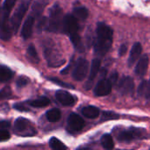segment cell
<instances>
[{"mask_svg":"<svg viewBox=\"0 0 150 150\" xmlns=\"http://www.w3.org/2000/svg\"><path fill=\"white\" fill-rule=\"evenodd\" d=\"M97 37L94 39L93 46L95 54L103 56L112 47L113 31L112 29L105 25V23H98L97 26Z\"/></svg>","mask_w":150,"mask_h":150,"instance_id":"obj_1","label":"cell"},{"mask_svg":"<svg viewBox=\"0 0 150 150\" xmlns=\"http://www.w3.org/2000/svg\"><path fill=\"white\" fill-rule=\"evenodd\" d=\"M63 18L62 9L58 4H54L49 11L47 30L49 32H59L62 30Z\"/></svg>","mask_w":150,"mask_h":150,"instance_id":"obj_2","label":"cell"},{"mask_svg":"<svg viewBox=\"0 0 150 150\" xmlns=\"http://www.w3.org/2000/svg\"><path fill=\"white\" fill-rule=\"evenodd\" d=\"M31 3H32V0H22L21 3L18 4V6L16 8L15 11L13 12V15H12L10 22H11V26L12 32L14 33H16L18 32L20 23H21L23 18L25 17Z\"/></svg>","mask_w":150,"mask_h":150,"instance_id":"obj_3","label":"cell"},{"mask_svg":"<svg viewBox=\"0 0 150 150\" xmlns=\"http://www.w3.org/2000/svg\"><path fill=\"white\" fill-rule=\"evenodd\" d=\"M14 131L17 134L21 136H33L36 134L35 129L31 122L24 118H18L14 123Z\"/></svg>","mask_w":150,"mask_h":150,"instance_id":"obj_4","label":"cell"},{"mask_svg":"<svg viewBox=\"0 0 150 150\" xmlns=\"http://www.w3.org/2000/svg\"><path fill=\"white\" fill-rule=\"evenodd\" d=\"M89 70V63L88 61L84 58H79L76 62L75 68L73 69V78L76 81H83Z\"/></svg>","mask_w":150,"mask_h":150,"instance_id":"obj_5","label":"cell"},{"mask_svg":"<svg viewBox=\"0 0 150 150\" xmlns=\"http://www.w3.org/2000/svg\"><path fill=\"white\" fill-rule=\"evenodd\" d=\"M78 21L77 18L71 14H67L63 18L62 21V31L67 33L69 36L78 32Z\"/></svg>","mask_w":150,"mask_h":150,"instance_id":"obj_6","label":"cell"},{"mask_svg":"<svg viewBox=\"0 0 150 150\" xmlns=\"http://www.w3.org/2000/svg\"><path fill=\"white\" fill-rule=\"evenodd\" d=\"M45 56L51 67H59L65 62V60L61 57L60 54L54 47H48V45L45 48Z\"/></svg>","mask_w":150,"mask_h":150,"instance_id":"obj_7","label":"cell"},{"mask_svg":"<svg viewBox=\"0 0 150 150\" xmlns=\"http://www.w3.org/2000/svg\"><path fill=\"white\" fill-rule=\"evenodd\" d=\"M84 127V121L76 113H70L68 118V130L71 133H76L81 131Z\"/></svg>","mask_w":150,"mask_h":150,"instance_id":"obj_8","label":"cell"},{"mask_svg":"<svg viewBox=\"0 0 150 150\" xmlns=\"http://www.w3.org/2000/svg\"><path fill=\"white\" fill-rule=\"evenodd\" d=\"M112 88V83L109 79H102L97 83L96 87L94 88V95L97 97L107 96L111 93Z\"/></svg>","mask_w":150,"mask_h":150,"instance_id":"obj_9","label":"cell"},{"mask_svg":"<svg viewBox=\"0 0 150 150\" xmlns=\"http://www.w3.org/2000/svg\"><path fill=\"white\" fill-rule=\"evenodd\" d=\"M142 135V129H138V128H131V129H127V130H123L121 131L117 138L120 142H131L133 140H135L137 138H139L140 136Z\"/></svg>","mask_w":150,"mask_h":150,"instance_id":"obj_10","label":"cell"},{"mask_svg":"<svg viewBox=\"0 0 150 150\" xmlns=\"http://www.w3.org/2000/svg\"><path fill=\"white\" fill-rule=\"evenodd\" d=\"M134 83L133 78H131L130 76H124L120 80L118 83V91L121 94L123 95L130 94L134 91Z\"/></svg>","mask_w":150,"mask_h":150,"instance_id":"obj_11","label":"cell"},{"mask_svg":"<svg viewBox=\"0 0 150 150\" xmlns=\"http://www.w3.org/2000/svg\"><path fill=\"white\" fill-rule=\"evenodd\" d=\"M55 98L64 106H72L76 104V98L72 96L69 92L65 91H57L55 93Z\"/></svg>","mask_w":150,"mask_h":150,"instance_id":"obj_12","label":"cell"},{"mask_svg":"<svg viewBox=\"0 0 150 150\" xmlns=\"http://www.w3.org/2000/svg\"><path fill=\"white\" fill-rule=\"evenodd\" d=\"M100 65H101V61L99 59H94L92 61L91 66L90 75H89V78H88V82H87V83L85 85V89L86 90H90L91 88V86L93 85L94 79L96 78L98 73L99 72Z\"/></svg>","mask_w":150,"mask_h":150,"instance_id":"obj_13","label":"cell"},{"mask_svg":"<svg viewBox=\"0 0 150 150\" xmlns=\"http://www.w3.org/2000/svg\"><path fill=\"white\" fill-rule=\"evenodd\" d=\"M34 20H35V17L33 15H30L27 17L25 23L23 24L22 30H21V35L24 39H28L33 34Z\"/></svg>","mask_w":150,"mask_h":150,"instance_id":"obj_14","label":"cell"},{"mask_svg":"<svg viewBox=\"0 0 150 150\" xmlns=\"http://www.w3.org/2000/svg\"><path fill=\"white\" fill-rule=\"evenodd\" d=\"M149 56L147 54H144L139 60L138 63L136 64V67H135V69H134L135 74L140 77H143L147 73V70H148V68H149Z\"/></svg>","mask_w":150,"mask_h":150,"instance_id":"obj_15","label":"cell"},{"mask_svg":"<svg viewBox=\"0 0 150 150\" xmlns=\"http://www.w3.org/2000/svg\"><path fill=\"white\" fill-rule=\"evenodd\" d=\"M142 52V46L141 45V43H139V42L135 43L130 51V54H129V58H128V66L129 67H132L136 62V61L141 56Z\"/></svg>","mask_w":150,"mask_h":150,"instance_id":"obj_16","label":"cell"},{"mask_svg":"<svg viewBox=\"0 0 150 150\" xmlns=\"http://www.w3.org/2000/svg\"><path fill=\"white\" fill-rule=\"evenodd\" d=\"M82 114L88 119H96L100 115V111L98 107L93 105H88L83 108Z\"/></svg>","mask_w":150,"mask_h":150,"instance_id":"obj_17","label":"cell"},{"mask_svg":"<svg viewBox=\"0 0 150 150\" xmlns=\"http://www.w3.org/2000/svg\"><path fill=\"white\" fill-rule=\"evenodd\" d=\"M26 104L29 105L30 106L36 107V108H40V107H46L50 104V100L47 97H40L36 99H32L26 101Z\"/></svg>","mask_w":150,"mask_h":150,"instance_id":"obj_18","label":"cell"},{"mask_svg":"<svg viewBox=\"0 0 150 150\" xmlns=\"http://www.w3.org/2000/svg\"><path fill=\"white\" fill-rule=\"evenodd\" d=\"M47 3L48 0H35L33 2L32 10H33V14H34V17H39L42 13Z\"/></svg>","mask_w":150,"mask_h":150,"instance_id":"obj_19","label":"cell"},{"mask_svg":"<svg viewBox=\"0 0 150 150\" xmlns=\"http://www.w3.org/2000/svg\"><path fill=\"white\" fill-rule=\"evenodd\" d=\"M14 76L13 71L6 66H0V82L5 83L12 78Z\"/></svg>","mask_w":150,"mask_h":150,"instance_id":"obj_20","label":"cell"},{"mask_svg":"<svg viewBox=\"0 0 150 150\" xmlns=\"http://www.w3.org/2000/svg\"><path fill=\"white\" fill-rule=\"evenodd\" d=\"M73 15L80 20H85L88 18L89 11L88 9L85 8L84 6H77L75 7L73 10Z\"/></svg>","mask_w":150,"mask_h":150,"instance_id":"obj_21","label":"cell"},{"mask_svg":"<svg viewBox=\"0 0 150 150\" xmlns=\"http://www.w3.org/2000/svg\"><path fill=\"white\" fill-rule=\"evenodd\" d=\"M100 142H101L102 147L105 149L110 150L114 148V142H113V139H112V137L111 134H104L102 136Z\"/></svg>","mask_w":150,"mask_h":150,"instance_id":"obj_22","label":"cell"},{"mask_svg":"<svg viewBox=\"0 0 150 150\" xmlns=\"http://www.w3.org/2000/svg\"><path fill=\"white\" fill-rule=\"evenodd\" d=\"M138 94L150 98V81H142L141 83L138 88Z\"/></svg>","mask_w":150,"mask_h":150,"instance_id":"obj_23","label":"cell"},{"mask_svg":"<svg viewBox=\"0 0 150 150\" xmlns=\"http://www.w3.org/2000/svg\"><path fill=\"white\" fill-rule=\"evenodd\" d=\"M61 116H62L61 111L59 109H57V108L51 109V110L47 111V113H46V117H47V120L50 121V122L58 121L61 119Z\"/></svg>","mask_w":150,"mask_h":150,"instance_id":"obj_24","label":"cell"},{"mask_svg":"<svg viewBox=\"0 0 150 150\" xmlns=\"http://www.w3.org/2000/svg\"><path fill=\"white\" fill-rule=\"evenodd\" d=\"M69 38H70V40H71V42L74 45L76 49H77L78 51H81V52H83L84 50V47L83 45L81 37L79 36L78 33L69 35Z\"/></svg>","mask_w":150,"mask_h":150,"instance_id":"obj_25","label":"cell"},{"mask_svg":"<svg viewBox=\"0 0 150 150\" xmlns=\"http://www.w3.org/2000/svg\"><path fill=\"white\" fill-rule=\"evenodd\" d=\"M49 146L52 149L54 150H62L66 149L67 147L57 138L55 137H52L49 141Z\"/></svg>","mask_w":150,"mask_h":150,"instance_id":"obj_26","label":"cell"},{"mask_svg":"<svg viewBox=\"0 0 150 150\" xmlns=\"http://www.w3.org/2000/svg\"><path fill=\"white\" fill-rule=\"evenodd\" d=\"M27 54H28V57L30 58V60L33 62H35V63L39 62V56H38L37 51H36L33 45H30L27 47Z\"/></svg>","mask_w":150,"mask_h":150,"instance_id":"obj_27","label":"cell"},{"mask_svg":"<svg viewBox=\"0 0 150 150\" xmlns=\"http://www.w3.org/2000/svg\"><path fill=\"white\" fill-rule=\"evenodd\" d=\"M102 118H101V121H105V120H118L119 119V114L113 112H110V111H105L102 112Z\"/></svg>","mask_w":150,"mask_h":150,"instance_id":"obj_28","label":"cell"},{"mask_svg":"<svg viewBox=\"0 0 150 150\" xmlns=\"http://www.w3.org/2000/svg\"><path fill=\"white\" fill-rule=\"evenodd\" d=\"M48 79H49L51 82H53V83H56V84H58V85H60V86H62V87H66V88L74 89V86H72L71 84H69V83H64V82L61 81V80L58 79V78H55V77H49Z\"/></svg>","mask_w":150,"mask_h":150,"instance_id":"obj_29","label":"cell"},{"mask_svg":"<svg viewBox=\"0 0 150 150\" xmlns=\"http://www.w3.org/2000/svg\"><path fill=\"white\" fill-rule=\"evenodd\" d=\"M29 82V79L25 76H21L20 77H18V79L17 80V86L18 87H24Z\"/></svg>","mask_w":150,"mask_h":150,"instance_id":"obj_30","label":"cell"},{"mask_svg":"<svg viewBox=\"0 0 150 150\" xmlns=\"http://www.w3.org/2000/svg\"><path fill=\"white\" fill-rule=\"evenodd\" d=\"M16 1H17V0H4V5H3V9L11 11V10L12 9V7L14 6Z\"/></svg>","mask_w":150,"mask_h":150,"instance_id":"obj_31","label":"cell"},{"mask_svg":"<svg viewBox=\"0 0 150 150\" xmlns=\"http://www.w3.org/2000/svg\"><path fill=\"white\" fill-rule=\"evenodd\" d=\"M10 139V134L5 129H0V142H4Z\"/></svg>","mask_w":150,"mask_h":150,"instance_id":"obj_32","label":"cell"},{"mask_svg":"<svg viewBox=\"0 0 150 150\" xmlns=\"http://www.w3.org/2000/svg\"><path fill=\"white\" fill-rule=\"evenodd\" d=\"M13 108L18 110V111H20V112H27L29 111V109L22 103H18V104H15L13 105Z\"/></svg>","mask_w":150,"mask_h":150,"instance_id":"obj_33","label":"cell"},{"mask_svg":"<svg viewBox=\"0 0 150 150\" xmlns=\"http://www.w3.org/2000/svg\"><path fill=\"white\" fill-rule=\"evenodd\" d=\"M11 127V123L8 120H1L0 121V129H7Z\"/></svg>","mask_w":150,"mask_h":150,"instance_id":"obj_34","label":"cell"},{"mask_svg":"<svg viewBox=\"0 0 150 150\" xmlns=\"http://www.w3.org/2000/svg\"><path fill=\"white\" fill-rule=\"evenodd\" d=\"M109 80L111 81V83H112V85L115 84L116 82H117V80H118V73H117V72H113V73L111 75Z\"/></svg>","mask_w":150,"mask_h":150,"instance_id":"obj_35","label":"cell"},{"mask_svg":"<svg viewBox=\"0 0 150 150\" xmlns=\"http://www.w3.org/2000/svg\"><path fill=\"white\" fill-rule=\"evenodd\" d=\"M127 47L126 46V45H121L120 46V50H119V54H120V55H124L126 53H127Z\"/></svg>","mask_w":150,"mask_h":150,"instance_id":"obj_36","label":"cell"},{"mask_svg":"<svg viewBox=\"0 0 150 150\" xmlns=\"http://www.w3.org/2000/svg\"><path fill=\"white\" fill-rule=\"evenodd\" d=\"M2 99V97H1V95H0V100Z\"/></svg>","mask_w":150,"mask_h":150,"instance_id":"obj_37","label":"cell"}]
</instances>
